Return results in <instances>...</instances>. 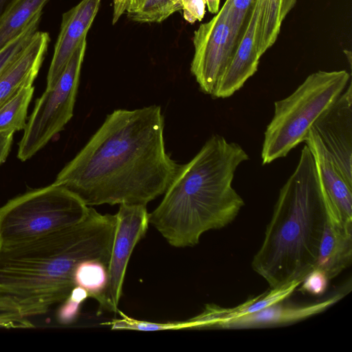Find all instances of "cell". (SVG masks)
<instances>
[{"instance_id": "obj_2", "label": "cell", "mask_w": 352, "mask_h": 352, "mask_svg": "<svg viewBox=\"0 0 352 352\" xmlns=\"http://www.w3.org/2000/svg\"><path fill=\"white\" fill-rule=\"evenodd\" d=\"M116 215L92 207L78 223L43 237L0 249V321L7 327L30 328V317L46 314L75 287L81 262L109 265Z\"/></svg>"}, {"instance_id": "obj_12", "label": "cell", "mask_w": 352, "mask_h": 352, "mask_svg": "<svg viewBox=\"0 0 352 352\" xmlns=\"http://www.w3.org/2000/svg\"><path fill=\"white\" fill-rule=\"evenodd\" d=\"M314 157L319 178L335 215L352 226V186L342 177L332 157L311 128L304 139Z\"/></svg>"}, {"instance_id": "obj_28", "label": "cell", "mask_w": 352, "mask_h": 352, "mask_svg": "<svg viewBox=\"0 0 352 352\" xmlns=\"http://www.w3.org/2000/svg\"><path fill=\"white\" fill-rule=\"evenodd\" d=\"M207 0H181L185 20L189 23L201 21L204 16Z\"/></svg>"}, {"instance_id": "obj_11", "label": "cell", "mask_w": 352, "mask_h": 352, "mask_svg": "<svg viewBox=\"0 0 352 352\" xmlns=\"http://www.w3.org/2000/svg\"><path fill=\"white\" fill-rule=\"evenodd\" d=\"M101 0H82L62 16L47 76L46 89L54 87L73 52L87 34L98 13Z\"/></svg>"}, {"instance_id": "obj_14", "label": "cell", "mask_w": 352, "mask_h": 352, "mask_svg": "<svg viewBox=\"0 0 352 352\" xmlns=\"http://www.w3.org/2000/svg\"><path fill=\"white\" fill-rule=\"evenodd\" d=\"M344 296L338 293L322 300L307 305L274 303L255 313L219 324L216 329H240L270 327L292 324L318 314Z\"/></svg>"}, {"instance_id": "obj_6", "label": "cell", "mask_w": 352, "mask_h": 352, "mask_svg": "<svg viewBox=\"0 0 352 352\" xmlns=\"http://www.w3.org/2000/svg\"><path fill=\"white\" fill-rule=\"evenodd\" d=\"M89 208L74 193L54 183L17 196L0 207V249L74 225Z\"/></svg>"}, {"instance_id": "obj_9", "label": "cell", "mask_w": 352, "mask_h": 352, "mask_svg": "<svg viewBox=\"0 0 352 352\" xmlns=\"http://www.w3.org/2000/svg\"><path fill=\"white\" fill-rule=\"evenodd\" d=\"M145 205L120 204L108 265V280L101 309L118 312L126 267L132 252L148 224Z\"/></svg>"}, {"instance_id": "obj_1", "label": "cell", "mask_w": 352, "mask_h": 352, "mask_svg": "<svg viewBox=\"0 0 352 352\" xmlns=\"http://www.w3.org/2000/svg\"><path fill=\"white\" fill-rule=\"evenodd\" d=\"M164 129L160 106L116 109L54 184L89 207L146 206L166 192L181 166L166 151Z\"/></svg>"}, {"instance_id": "obj_29", "label": "cell", "mask_w": 352, "mask_h": 352, "mask_svg": "<svg viewBox=\"0 0 352 352\" xmlns=\"http://www.w3.org/2000/svg\"><path fill=\"white\" fill-rule=\"evenodd\" d=\"M131 0H113V12L112 23L114 25L122 15L127 11Z\"/></svg>"}, {"instance_id": "obj_15", "label": "cell", "mask_w": 352, "mask_h": 352, "mask_svg": "<svg viewBox=\"0 0 352 352\" xmlns=\"http://www.w3.org/2000/svg\"><path fill=\"white\" fill-rule=\"evenodd\" d=\"M50 42L47 32L37 30L25 47L0 76V107L23 85L33 83Z\"/></svg>"}, {"instance_id": "obj_3", "label": "cell", "mask_w": 352, "mask_h": 352, "mask_svg": "<svg viewBox=\"0 0 352 352\" xmlns=\"http://www.w3.org/2000/svg\"><path fill=\"white\" fill-rule=\"evenodd\" d=\"M249 160L244 149L212 135L187 164L181 165L149 223L175 248L197 245L201 236L234 220L244 206L232 184L238 166Z\"/></svg>"}, {"instance_id": "obj_30", "label": "cell", "mask_w": 352, "mask_h": 352, "mask_svg": "<svg viewBox=\"0 0 352 352\" xmlns=\"http://www.w3.org/2000/svg\"><path fill=\"white\" fill-rule=\"evenodd\" d=\"M296 2V0L281 1L280 16L283 21L286 17L287 14L291 11V10L294 8Z\"/></svg>"}, {"instance_id": "obj_18", "label": "cell", "mask_w": 352, "mask_h": 352, "mask_svg": "<svg viewBox=\"0 0 352 352\" xmlns=\"http://www.w3.org/2000/svg\"><path fill=\"white\" fill-rule=\"evenodd\" d=\"M50 0H13L0 16V50L19 34Z\"/></svg>"}, {"instance_id": "obj_4", "label": "cell", "mask_w": 352, "mask_h": 352, "mask_svg": "<svg viewBox=\"0 0 352 352\" xmlns=\"http://www.w3.org/2000/svg\"><path fill=\"white\" fill-rule=\"evenodd\" d=\"M314 157L307 145L280 188L263 243L252 267L270 288L302 281L316 265L331 210Z\"/></svg>"}, {"instance_id": "obj_16", "label": "cell", "mask_w": 352, "mask_h": 352, "mask_svg": "<svg viewBox=\"0 0 352 352\" xmlns=\"http://www.w3.org/2000/svg\"><path fill=\"white\" fill-rule=\"evenodd\" d=\"M352 259V226H347L331 209L322 231L315 267L329 280L345 270Z\"/></svg>"}, {"instance_id": "obj_31", "label": "cell", "mask_w": 352, "mask_h": 352, "mask_svg": "<svg viewBox=\"0 0 352 352\" xmlns=\"http://www.w3.org/2000/svg\"><path fill=\"white\" fill-rule=\"evenodd\" d=\"M220 0H207L206 6L212 14H217L219 10Z\"/></svg>"}, {"instance_id": "obj_26", "label": "cell", "mask_w": 352, "mask_h": 352, "mask_svg": "<svg viewBox=\"0 0 352 352\" xmlns=\"http://www.w3.org/2000/svg\"><path fill=\"white\" fill-rule=\"evenodd\" d=\"M87 298L88 294L83 288L74 287L69 296L61 302L56 314L58 322L62 325L74 322L80 313L82 303Z\"/></svg>"}, {"instance_id": "obj_13", "label": "cell", "mask_w": 352, "mask_h": 352, "mask_svg": "<svg viewBox=\"0 0 352 352\" xmlns=\"http://www.w3.org/2000/svg\"><path fill=\"white\" fill-rule=\"evenodd\" d=\"M259 1L256 0L244 33L222 75L213 97L232 96L257 71L261 55L256 44Z\"/></svg>"}, {"instance_id": "obj_5", "label": "cell", "mask_w": 352, "mask_h": 352, "mask_svg": "<svg viewBox=\"0 0 352 352\" xmlns=\"http://www.w3.org/2000/svg\"><path fill=\"white\" fill-rule=\"evenodd\" d=\"M346 70L318 71L309 75L287 97L274 102V113L264 133L263 165L286 156L306 137L314 122L344 91Z\"/></svg>"}, {"instance_id": "obj_10", "label": "cell", "mask_w": 352, "mask_h": 352, "mask_svg": "<svg viewBox=\"0 0 352 352\" xmlns=\"http://www.w3.org/2000/svg\"><path fill=\"white\" fill-rule=\"evenodd\" d=\"M311 129L332 157L346 182L352 186V89L340 96L314 122Z\"/></svg>"}, {"instance_id": "obj_32", "label": "cell", "mask_w": 352, "mask_h": 352, "mask_svg": "<svg viewBox=\"0 0 352 352\" xmlns=\"http://www.w3.org/2000/svg\"><path fill=\"white\" fill-rule=\"evenodd\" d=\"M145 0H131L129 7L127 10L128 13H132L138 11L142 6Z\"/></svg>"}, {"instance_id": "obj_23", "label": "cell", "mask_w": 352, "mask_h": 352, "mask_svg": "<svg viewBox=\"0 0 352 352\" xmlns=\"http://www.w3.org/2000/svg\"><path fill=\"white\" fill-rule=\"evenodd\" d=\"M43 12L38 13L26 28L0 50V76L19 55L37 31Z\"/></svg>"}, {"instance_id": "obj_24", "label": "cell", "mask_w": 352, "mask_h": 352, "mask_svg": "<svg viewBox=\"0 0 352 352\" xmlns=\"http://www.w3.org/2000/svg\"><path fill=\"white\" fill-rule=\"evenodd\" d=\"M118 313L120 314V318L115 319L106 323L110 326L112 329L155 331L190 329V324L188 320L168 322H154L134 319L124 314L120 311H118Z\"/></svg>"}, {"instance_id": "obj_25", "label": "cell", "mask_w": 352, "mask_h": 352, "mask_svg": "<svg viewBox=\"0 0 352 352\" xmlns=\"http://www.w3.org/2000/svg\"><path fill=\"white\" fill-rule=\"evenodd\" d=\"M256 0H226L223 5L228 10L229 23L239 43Z\"/></svg>"}, {"instance_id": "obj_7", "label": "cell", "mask_w": 352, "mask_h": 352, "mask_svg": "<svg viewBox=\"0 0 352 352\" xmlns=\"http://www.w3.org/2000/svg\"><path fill=\"white\" fill-rule=\"evenodd\" d=\"M86 47L85 37L54 87L45 89L36 100L19 143L17 157L21 161L30 159L44 147L72 118Z\"/></svg>"}, {"instance_id": "obj_8", "label": "cell", "mask_w": 352, "mask_h": 352, "mask_svg": "<svg viewBox=\"0 0 352 352\" xmlns=\"http://www.w3.org/2000/svg\"><path fill=\"white\" fill-rule=\"evenodd\" d=\"M238 44L225 5L212 19L195 31L190 72L201 91L214 96Z\"/></svg>"}, {"instance_id": "obj_19", "label": "cell", "mask_w": 352, "mask_h": 352, "mask_svg": "<svg viewBox=\"0 0 352 352\" xmlns=\"http://www.w3.org/2000/svg\"><path fill=\"white\" fill-rule=\"evenodd\" d=\"M34 90L32 83L25 84L0 107V133L24 130Z\"/></svg>"}, {"instance_id": "obj_20", "label": "cell", "mask_w": 352, "mask_h": 352, "mask_svg": "<svg viewBox=\"0 0 352 352\" xmlns=\"http://www.w3.org/2000/svg\"><path fill=\"white\" fill-rule=\"evenodd\" d=\"M108 280V264L98 260H87L76 267L74 281L75 287L83 288L89 298L98 301L100 308L104 302V296Z\"/></svg>"}, {"instance_id": "obj_27", "label": "cell", "mask_w": 352, "mask_h": 352, "mask_svg": "<svg viewBox=\"0 0 352 352\" xmlns=\"http://www.w3.org/2000/svg\"><path fill=\"white\" fill-rule=\"evenodd\" d=\"M329 280L324 271L314 267L303 278L298 290L314 296H320L326 292Z\"/></svg>"}, {"instance_id": "obj_17", "label": "cell", "mask_w": 352, "mask_h": 352, "mask_svg": "<svg viewBox=\"0 0 352 352\" xmlns=\"http://www.w3.org/2000/svg\"><path fill=\"white\" fill-rule=\"evenodd\" d=\"M300 280L291 282L281 287L270 288L260 295L231 308L208 304L201 313L188 319L191 329H216L225 322L243 317L261 310L274 303L284 301L298 287Z\"/></svg>"}, {"instance_id": "obj_22", "label": "cell", "mask_w": 352, "mask_h": 352, "mask_svg": "<svg viewBox=\"0 0 352 352\" xmlns=\"http://www.w3.org/2000/svg\"><path fill=\"white\" fill-rule=\"evenodd\" d=\"M181 10V0H145L138 11L128 13V17L138 23H160Z\"/></svg>"}, {"instance_id": "obj_21", "label": "cell", "mask_w": 352, "mask_h": 352, "mask_svg": "<svg viewBox=\"0 0 352 352\" xmlns=\"http://www.w3.org/2000/svg\"><path fill=\"white\" fill-rule=\"evenodd\" d=\"M259 17L256 44L262 56L275 43L283 20L280 16L282 0H258Z\"/></svg>"}, {"instance_id": "obj_33", "label": "cell", "mask_w": 352, "mask_h": 352, "mask_svg": "<svg viewBox=\"0 0 352 352\" xmlns=\"http://www.w3.org/2000/svg\"><path fill=\"white\" fill-rule=\"evenodd\" d=\"M13 0H0V16Z\"/></svg>"}]
</instances>
